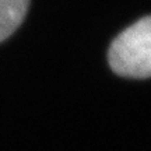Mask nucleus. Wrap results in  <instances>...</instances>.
Instances as JSON below:
<instances>
[{"instance_id": "f257e3e1", "label": "nucleus", "mask_w": 151, "mask_h": 151, "mask_svg": "<svg viewBox=\"0 0 151 151\" xmlns=\"http://www.w3.org/2000/svg\"><path fill=\"white\" fill-rule=\"evenodd\" d=\"M108 59L119 76L151 77V16L139 20L115 38Z\"/></svg>"}, {"instance_id": "f03ea898", "label": "nucleus", "mask_w": 151, "mask_h": 151, "mask_svg": "<svg viewBox=\"0 0 151 151\" xmlns=\"http://www.w3.org/2000/svg\"><path fill=\"white\" fill-rule=\"evenodd\" d=\"M28 6L29 0H0V42L20 27Z\"/></svg>"}]
</instances>
